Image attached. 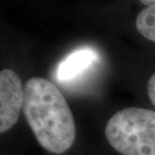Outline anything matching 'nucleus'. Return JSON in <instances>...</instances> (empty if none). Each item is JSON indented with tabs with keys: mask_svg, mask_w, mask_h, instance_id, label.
<instances>
[{
	"mask_svg": "<svg viewBox=\"0 0 155 155\" xmlns=\"http://www.w3.org/2000/svg\"><path fill=\"white\" fill-rule=\"evenodd\" d=\"M23 114L44 149L55 154L67 152L76 137L71 109L59 89L49 80L29 78L23 87Z\"/></svg>",
	"mask_w": 155,
	"mask_h": 155,
	"instance_id": "1",
	"label": "nucleus"
},
{
	"mask_svg": "<svg viewBox=\"0 0 155 155\" xmlns=\"http://www.w3.org/2000/svg\"><path fill=\"white\" fill-rule=\"evenodd\" d=\"M105 136L122 155H155V110L130 107L116 112L106 124Z\"/></svg>",
	"mask_w": 155,
	"mask_h": 155,
	"instance_id": "2",
	"label": "nucleus"
},
{
	"mask_svg": "<svg viewBox=\"0 0 155 155\" xmlns=\"http://www.w3.org/2000/svg\"><path fill=\"white\" fill-rule=\"evenodd\" d=\"M23 87L17 72L4 69L0 72V132L8 131L17 123L23 106Z\"/></svg>",
	"mask_w": 155,
	"mask_h": 155,
	"instance_id": "3",
	"label": "nucleus"
},
{
	"mask_svg": "<svg viewBox=\"0 0 155 155\" xmlns=\"http://www.w3.org/2000/svg\"><path fill=\"white\" fill-rule=\"evenodd\" d=\"M97 60V54L93 50L82 49L74 52L58 67L57 76L60 81H70L85 69L91 67Z\"/></svg>",
	"mask_w": 155,
	"mask_h": 155,
	"instance_id": "4",
	"label": "nucleus"
},
{
	"mask_svg": "<svg viewBox=\"0 0 155 155\" xmlns=\"http://www.w3.org/2000/svg\"><path fill=\"white\" fill-rule=\"evenodd\" d=\"M141 3L147 6L139 12L135 26L144 38L155 43V0L141 1Z\"/></svg>",
	"mask_w": 155,
	"mask_h": 155,
	"instance_id": "5",
	"label": "nucleus"
},
{
	"mask_svg": "<svg viewBox=\"0 0 155 155\" xmlns=\"http://www.w3.org/2000/svg\"><path fill=\"white\" fill-rule=\"evenodd\" d=\"M147 96L151 104L155 108V72L150 76L147 82Z\"/></svg>",
	"mask_w": 155,
	"mask_h": 155,
	"instance_id": "6",
	"label": "nucleus"
}]
</instances>
